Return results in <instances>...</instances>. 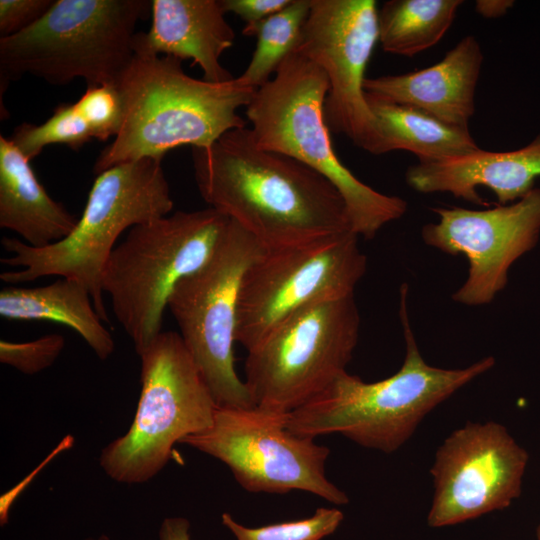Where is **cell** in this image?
Masks as SVG:
<instances>
[{
  "label": "cell",
  "mask_w": 540,
  "mask_h": 540,
  "mask_svg": "<svg viewBox=\"0 0 540 540\" xmlns=\"http://www.w3.org/2000/svg\"><path fill=\"white\" fill-rule=\"evenodd\" d=\"M192 159L204 201L266 250L354 232L342 196L324 176L259 148L248 127L226 132L209 147L192 148Z\"/></svg>",
  "instance_id": "6da1fadb"
},
{
  "label": "cell",
  "mask_w": 540,
  "mask_h": 540,
  "mask_svg": "<svg viewBox=\"0 0 540 540\" xmlns=\"http://www.w3.org/2000/svg\"><path fill=\"white\" fill-rule=\"evenodd\" d=\"M159 540H191L190 522L180 516L166 517L162 520Z\"/></svg>",
  "instance_id": "4dcf8cb0"
},
{
  "label": "cell",
  "mask_w": 540,
  "mask_h": 540,
  "mask_svg": "<svg viewBox=\"0 0 540 540\" xmlns=\"http://www.w3.org/2000/svg\"><path fill=\"white\" fill-rule=\"evenodd\" d=\"M483 53L471 35L434 65L412 72L367 77L368 95L417 108L449 125L469 128Z\"/></svg>",
  "instance_id": "2e32d148"
},
{
  "label": "cell",
  "mask_w": 540,
  "mask_h": 540,
  "mask_svg": "<svg viewBox=\"0 0 540 540\" xmlns=\"http://www.w3.org/2000/svg\"><path fill=\"white\" fill-rule=\"evenodd\" d=\"M10 139L20 152L31 160L51 144H63L79 150L93 139V135L75 104L62 103L42 124L18 125Z\"/></svg>",
  "instance_id": "cb8c5ba5"
},
{
  "label": "cell",
  "mask_w": 540,
  "mask_h": 540,
  "mask_svg": "<svg viewBox=\"0 0 540 540\" xmlns=\"http://www.w3.org/2000/svg\"><path fill=\"white\" fill-rule=\"evenodd\" d=\"M462 0H389L378 10V42L386 53L413 57L436 45Z\"/></svg>",
  "instance_id": "7402d4cb"
},
{
  "label": "cell",
  "mask_w": 540,
  "mask_h": 540,
  "mask_svg": "<svg viewBox=\"0 0 540 540\" xmlns=\"http://www.w3.org/2000/svg\"><path fill=\"white\" fill-rule=\"evenodd\" d=\"M151 27L134 36L133 48L181 61L191 59L208 82L234 78L221 64L234 44L235 33L225 19L221 0H153Z\"/></svg>",
  "instance_id": "ac0fdd59"
},
{
  "label": "cell",
  "mask_w": 540,
  "mask_h": 540,
  "mask_svg": "<svg viewBox=\"0 0 540 540\" xmlns=\"http://www.w3.org/2000/svg\"><path fill=\"white\" fill-rule=\"evenodd\" d=\"M528 453L496 422L467 423L438 448L430 469L429 526L444 527L508 507L521 494Z\"/></svg>",
  "instance_id": "5bb4252c"
},
{
  "label": "cell",
  "mask_w": 540,
  "mask_h": 540,
  "mask_svg": "<svg viewBox=\"0 0 540 540\" xmlns=\"http://www.w3.org/2000/svg\"><path fill=\"white\" fill-rule=\"evenodd\" d=\"M139 357L141 391L134 418L99 455L104 473L128 485L157 476L177 443L212 425L218 407L179 333L161 332Z\"/></svg>",
  "instance_id": "ba28073f"
},
{
  "label": "cell",
  "mask_w": 540,
  "mask_h": 540,
  "mask_svg": "<svg viewBox=\"0 0 540 540\" xmlns=\"http://www.w3.org/2000/svg\"><path fill=\"white\" fill-rule=\"evenodd\" d=\"M292 0H221L225 12H230L240 17L248 29L261 22L265 18L281 11Z\"/></svg>",
  "instance_id": "f1b7e54d"
},
{
  "label": "cell",
  "mask_w": 540,
  "mask_h": 540,
  "mask_svg": "<svg viewBox=\"0 0 540 540\" xmlns=\"http://www.w3.org/2000/svg\"><path fill=\"white\" fill-rule=\"evenodd\" d=\"M83 540H111V538L107 535L102 534L96 537H87Z\"/></svg>",
  "instance_id": "d6a6232c"
},
{
  "label": "cell",
  "mask_w": 540,
  "mask_h": 540,
  "mask_svg": "<svg viewBox=\"0 0 540 540\" xmlns=\"http://www.w3.org/2000/svg\"><path fill=\"white\" fill-rule=\"evenodd\" d=\"M366 99L376 119L375 155L404 150L414 154L419 163H430L479 148L469 128L449 125L412 106L367 93Z\"/></svg>",
  "instance_id": "44dd1931"
},
{
  "label": "cell",
  "mask_w": 540,
  "mask_h": 540,
  "mask_svg": "<svg viewBox=\"0 0 540 540\" xmlns=\"http://www.w3.org/2000/svg\"><path fill=\"white\" fill-rule=\"evenodd\" d=\"M78 220L53 200L15 144L0 135V227L28 245L45 247L66 238Z\"/></svg>",
  "instance_id": "d6986e66"
},
{
  "label": "cell",
  "mask_w": 540,
  "mask_h": 540,
  "mask_svg": "<svg viewBox=\"0 0 540 540\" xmlns=\"http://www.w3.org/2000/svg\"><path fill=\"white\" fill-rule=\"evenodd\" d=\"M54 0H0L1 37L15 35L37 22Z\"/></svg>",
  "instance_id": "83f0119b"
},
{
  "label": "cell",
  "mask_w": 540,
  "mask_h": 540,
  "mask_svg": "<svg viewBox=\"0 0 540 540\" xmlns=\"http://www.w3.org/2000/svg\"><path fill=\"white\" fill-rule=\"evenodd\" d=\"M328 89L322 69L294 50L246 107L250 135L259 148L324 176L342 196L354 232L372 239L406 213L407 202L368 186L340 161L324 116Z\"/></svg>",
  "instance_id": "5b68a950"
},
{
  "label": "cell",
  "mask_w": 540,
  "mask_h": 540,
  "mask_svg": "<svg viewBox=\"0 0 540 540\" xmlns=\"http://www.w3.org/2000/svg\"><path fill=\"white\" fill-rule=\"evenodd\" d=\"M310 5L311 0H292L281 11L242 30L245 36L257 39L250 62L240 75L246 83L256 89L262 87L297 48Z\"/></svg>",
  "instance_id": "603a6c76"
},
{
  "label": "cell",
  "mask_w": 540,
  "mask_h": 540,
  "mask_svg": "<svg viewBox=\"0 0 540 540\" xmlns=\"http://www.w3.org/2000/svg\"><path fill=\"white\" fill-rule=\"evenodd\" d=\"M537 539L540 540V525L538 526V529H537Z\"/></svg>",
  "instance_id": "836d02e7"
},
{
  "label": "cell",
  "mask_w": 540,
  "mask_h": 540,
  "mask_svg": "<svg viewBox=\"0 0 540 540\" xmlns=\"http://www.w3.org/2000/svg\"><path fill=\"white\" fill-rule=\"evenodd\" d=\"M91 130L93 139L116 137L123 122V102L116 83L87 86L74 103Z\"/></svg>",
  "instance_id": "484cf974"
},
{
  "label": "cell",
  "mask_w": 540,
  "mask_h": 540,
  "mask_svg": "<svg viewBox=\"0 0 540 540\" xmlns=\"http://www.w3.org/2000/svg\"><path fill=\"white\" fill-rule=\"evenodd\" d=\"M229 223L211 207L177 211L132 227L114 248L102 287L138 355L162 332L163 313L175 285L210 259Z\"/></svg>",
  "instance_id": "52a82bcc"
},
{
  "label": "cell",
  "mask_w": 540,
  "mask_h": 540,
  "mask_svg": "<svg viewBox=\"0 0 540 540\" xmlns=\"http://www.w3.org/2000/svg\"><path fill=\"white\" fill-rule=\"evenodd\" d=\"M378 42L374 0H311L301 40L295 49L319 66L329 89L324 116L331 132L343 134L375 155L376 119L364 83Z\"/></svg>",
  "instance_id": "4fadbf2b"
},
{
  "label": "cell",
  "mask_w": 540,
  "mask_h": 540,
  "mask_svg": "<svg viewBox=\"0 0 540 540\" xmlns=\"http://www.w3.org/2000/svg\"><path fill=\"white\" fill-rule=\"evenodd\" d=\"M354 295L308 306L280 324L244 364L256 406L291 413L346 371L358 342Z\"/></svg>",
  "instance_id": "9c48e42d"
},
{
  "label": "cell",
  "mask_w": 540,
  "mask_h": 540,
  "mask_svg": "<svg viewBox=\"0 0 540 540\" xmlns=\"http://www.w3.org/2000/svg\"><path fill=\"white\" fill-rule=\"evenodd\" d=\"M89 290L76 280L60 278L33 288L7 286L0 292V315L9 320L52 321L77 332L101 360L115 344L102 325Z\"/></svg>",
  "instance_id": "ffe728a7"
},
{
  "label": "cell",
  "mask_w": 540,
  "mask_h": 540,
  "mask_svg": "<svg viewBox=\"0 0 540 540\" xmlns=\"http://www.w3.org/2000/svg\"><path fill=\"white\" fill-rule=\"evenodd\" d=\"M148 9L147 0H54L32 26L0 37L1 86L26 73L53 85L116 83Z\"/></svg>",
  "instance_id": "8992f818"
},
{
  "label": "cell",
  "mask_w": 540,
  "mask_h": 540,
  "mask_svg": "<svg viewBox=\"0 0 540 540\" xmlns=\"http://www.w3.org/2000/svg\"><path fill=\"white\" fill-rule=\"evenodd\" d=\"M161 161L143 158L97 175L76 227L56 243L37 248L3 237L1 245L12 256L1 263L21 269L5 271L0 279L12 285L45 276L76 280L89 290L94 308L107 322L102 277L116 240L126 229L165 217L173 209Z\"/></svg>",
  "instance_id": "277c9868"
},
{
  "label": "cell",
  "mask_w": 540,
  "mask_h": 540,
  "mask_svg": "<svg viewBox=\"0 0 540 540\" xmlns=\"http://www.w3.org/2000/svg\"><path fill=\"white\" fill-rule=\"evenodd\" d=\"M65 346L57 333L27 342L0 341V362L26 375L37 374L54 364Z\"/></svg>",
  "instance_id": "4316f807"
},
{
  "label": "cell",
  "mask_w": 540,
  "mask_h": 540,
  "mask_svg": "<svg viewBox=\"0 0 540 540\" xmlns=\"http://www.w3.org/2000/svg\"><path fill=\"white\" fill-rule=\"evenodd\" d=\"M540 176V134L512 151L477 148L443 160L419 163L406 171L407 184L420 193L449 192L456 198L483 204L477 187H487L500 205L514 202L534 188Z\"/></svg>",
  "instance_id": "e0dca14e"
},
{
  "label": "cell",
  "mask_w": 540,
  "mask_h": 540,
  "mask_svg": "<svg viewBox=\"0 0 540 540\" xmlns=\"http://www.w3.org/2000/svg\"><path fill=\"white\" fill-rule=\"evenodd\" d=\"M133 49L116 82L123 102L122 126L100 152L94 174L143 158L162 160L182 145L206 148L226 132L246 127L237 111L249 105L257 89L241 76L208 82L187 75L177 58Z\"/></svg>",
  "instance_id": "7a4b0ae2"
},
{
  "label": "cell",
  "mask_w": 540,
  "mask_h": 540,
  "mask_svg": "<svg viewBox=\"0 0 540 540\" xmlns=\"http://www.w3.org/2000/svg\"><path fill=\"white\" fill-rule=\"evenodd\" d=\"M358 238L347 232L307 244L264 249L241 282L235 342L248 352L302 309L354 295L367 269Z\"/></svg>",
  "instance_id": "8fae6325"
},
{
  "label": "cell",
  "mask_w": 540,
  "mask_h": 540,
  "mask_svg": "<svg viewBox=\"0 0 540 540\" xmlns=\"http://www.w3.org/2000/svg\"><path fill=\"white\" fill-rule=\"evenodd\" d=\"M74 437L71 435L65 436L61 442L53 449V451L47 455V457L21 482L16 486L8 490L0 497V525L5 526L9 521V512L18 496L25 490V488L32 482L33 478L45 468V466L53 460L59 453H62L70 449L74 444Z\"/></svg>",
  "instance_id": "f546056e"
},
{
  "label": "cell",
  "mask_w": 540,
  "mask_h": 540,
  "mask_svg": "<svg viewBox=\"0 0 540 540\" xmlns=\"http://www.w3.org/2000/svg\"><path fill=\"white\" fill-rule=\"evenodd\" d=\"M514 3L513 0H477L475 10L484 18L495 19L505 15Z\"/></svg>",
  "instance_id": "1f68e13d"
},
{
  "label": "cell",
  "mask_w": 540,
  "mask_h": 540,
  "mask_svg": "<svg viewBox=\"0 0 540 540\" xmlns=\"http://www.w3.org/2000/svg\"><path fill=\"white\" fill-rule=\"evenodd\" d=\"M288 415L258 406L217 407L212 425L181 443L224 463L249 492L301 490L347 504V494L326 476L329 448L293 433Z\"/></svg>",
  "instance_id": "7c38bea8"
},
{
  "label": "cell",
  "mask_w": 540,
  "mask_h": 540,
  "mask_svg": "<svg viewBox=\"0 0 540 540\" xmlns=\"http://www.w3.org/2000/svg\"><path fill=\"white\" fill-rule=\"evenodd\" d=\"M343 518L337 508L320 507L305 519L254 528L238 523L228 512L222 514L221 521L236 540H321L334 533Z\"/></svg>",
  "instance_id": "d4e9b609"
},
{
  "label": "cell",
  "mask_w": 540,
  "mask_h": 540,
  "mask_svg": "<svg viewBox=\"0 0 540 540\" xmlns=\"http://www.w3.org/2000/svg\"><path fill=\"white\" fill-rule=\"evenodd\" d=\"M407 297L408 285L403 284L399 317L406 352L401 368L376 382H364L343 371L319 394L289 413L287 426L293 433L310 438L338 433L362 447L392 453L436 406L494 366L491 356L459 369L427 364L410 326Z\"/></svg>",
  "instance_id": "3957f363"
},
{
  "label": "cell",
  "mask_w": 540,
  "mask_h": 540,
  "mask_svg": "<svg viewBox=\"0 0 540 540\" xmlns=\"http://www.w3.org/2000/svg\"><path fill=\"white\" fill-rule=\"evenodd\" d=\"M264 248L236 222L210 259L182 278L168 299L180 336L218 407L256 406L234 368L238 296L248 267Z\"/></svg>",
  "instance_id": "30bf717a"
},
{
  "label": "cell",
  "mask_w": 540,
  "mask_h": 540,
  "mask_svg": "<svg viewBox=\"0 0 540 540\" xmlns=\"http://www.w3.org/2000/svg\"><path fill=\"white\" fill-rule=\"evenodd\" d=\"M432 211L438 222L422 228V239L446 254L467 257L468 277L452 298L469 306L490 303L504 289L509 268L536 245L540 234V188L510 205Z\"/></svg>",
  "instance_id": "9a60e30c"
}]
</instances>
